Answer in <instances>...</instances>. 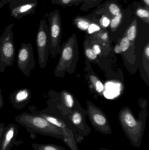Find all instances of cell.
I'll return each instance as SVG.
<instances>
[{
  "mask_svg": "<svg viewBox=\"0 0 149 150\" xmlns=\"http://www.w3.org/2000/svg\"><path fill=\"white\" fill-rule=\"evenodd\" d=\"M15 120L30 134H39L64 141L63 131L39 115L24 112L17 116Z\"/></svg>",
  "mask_w": 149,
  "mask_h": 150,
  "instance_id": "cell-1",
  "label": "cell"
},
{
  "mask_svg": "<svg viewBox=\"0 0 149 150\" xmlns=\"http://www.w3.org/2000/svg\"><path fill=\"white\" fill-rule=\"evenodd\" d=\"M78 46L77 36L75 33L62 44L59 60L54 70L56 76L63 78L66 72L73 74L75 72L79 59Z\"/></svg>",
  "mask_w": 149,
  "mask_h": 150,
  "instance_id": "cell-2",
  "label": "cell"
},
{
  "mask_svg": "<svg viewBox=\"0 0 149 150\" xmlns=\"http://www.w3.org/2000/svg\"><path fill=\"white\" fill-rule=\"evenodd\" d=\"M121 126L134 147L139 148L141 144L146 125V116H140L137 120L130 108H123L119 115Z\"/></svg>",
  "mask_w": 149,
  "mask_h": 150,
  "instance_id": "cell-3",
  "label": "cell"
},
{
  "mask_svg": "<svg viewBox=\"0 0 149 150\" xmlns=\"http://www.w3.org/2000/svg\"><path fill=\"white\" fill-rule=\"evenodd\" d=\"M15 23L9 25L0 38V72L4 73L7 67H11L15 60V49L12 28Z\"/></svg>",
  "mask_w": 149,
  "mask_h": 150,
  "instance_id": "cell-4",
  "label": "cell"
},
{
  "mask_svg": "<svg viewBox=\"0 0 149 150\" xmlns=\"http://www.w3.org/2000/svg\"><path fill=\"white\" fill-rule=\"evenodd\" d=\"M38 55V63L41 69L45 68L50 48L51 40L49 27L45 19H41L36 38Z\"/></svg>",
  "mask_w": 149,
  "mask_h": 150,
  "instance_id": "cell-5",
  "label": "cell"
},
{
  "mask_svg": "<svg viewBox=\"0 0 149 150\" xmlns=\"http://www.w3.org/2000/svg\"><path fill=\"white\" fill-rule=\"evenodd\" d=\"M49 23L51 45L50 52L52 58L59 54L62 39V21L60 13L58 10L51 11L47 15Z\"/></svg>",
  "mask_w": 149,
  "mask_h": 150,
  "instance_id": "cell-6",
  "label": "cell"
},
{
  "mask_svg": "<svg viewBox=\"0 0 149 150\" xmlns=\"http://www.w3.org/2000/svg\"><path fill=\"white\" fill-rule=\"evenodd\" d=\"M87 115L95 130L104 134H111L112 129L104 112L90 101H87Z\"/></svg>",
  "mask_w": 149,
  "mask_h": 150,
  "instance_id": "cell-7",
  "label": "cell"
},
{
  "mask_svg": "<svg viewBox=\"0 0 149 150\" xmlns=\"http://www.w3.org/2000/svg\"><path fill=\"white\" fill-rule=\"evenodd\" d=\"M17 66L19 70L27 77L36 66L33 54V47L30 43H22L18 50Z\"/></svg>",
  "mask_w": 149,
  "mask_h": 150,
  "instance_id": "cell-8",
  "label": "cell"
},
{
  "mask_svg": "<svg viewBox=\"0 0 149 150\" xmlns=\"http://www.w3.org/2000/svg\"><path fill=\"white\" fill-rule=\"evenodd\" d=\"M38 5V0H22L14 3L8 4L11 16L17 19L34 14Z\"/></svg>",
  "mask_w": 149,
  "mask_h": 150,
  "instance_id": "cell-9",
  "label": "cell"
},
{
  "mask_svg": "<svg viewBox=\"0 0 149 150\" xmlns=\"http://www.w3.org/2000/svg\"><path fill=\"white\" fill-rule=\"evenodd\" d=\"M68 122L80 136L85 137L91 132V129L86 122L85 115L79 110H74L65 116Z\"/></svg>",
  "mask_w": 149,
  "mask_h": 150,
  "instance_id": "cell-10",
  "label": "cell"
},
{
  "mask_svg": "<svg viewBox=\"0 0 149 150\" xmlns=\"http://www.w3.org/2000/svg\"><path fill=\"white\" fill-rule=\"evenodd\" d=\"M134 16L131 7L122 8L120 14L112 18L108 28L113 33H115L122 28L126 30L132 22Z\"/></svg>",
  "mask_w": 149,
  "mask_h": 150,
  "instance_id": "cell-11",
  "label": "cell"
},
{
  "mask_svg": "<svg viewBox=\"0 0 149 150\" xmlns=\"http://www.w3.org/2000/svg\"><path fill=\"white\" fill-rule=\"evenodd\" d=\"M18 132V128L14 123L5 127L0 139V150H11L15 143Z\"/></svg>",
  "mask_w": 149,
  "mask_h": 150,
  "instance_id": "cell-12",
  "label": "cell"
},
{
  "mask_svg": "<svg viewBox=\"0 0 149 150\" xmlns=\"http://www.w3.org/2000/svg\"><path fill=\"white\" fill-rule=\"evenodd\" d=\"M31 97L30 90L24 88L11 93L10 94L9 99L14 108L21 110L29 102Z\"/></svg>",
  "mask_w": 149,
  "mask_h": 150,
  "instance_id": "cell-13",
  "label": "cell"
},
{
  "mask_svg": "<svg viewBox=\"0 0 149 150\" xmlns=\"http://www.w3.org/2000/svg\"><path fill=\"white\" fill-rule=\"evenodd\" d=\"M96 8L105 12L111 18L120 14L122 9V6L117 0H107L97 5Z\"/></svg>",
  "mask_w": 149,
  "mask_h": 150,
  "instance_id": "cell-14",
  "label": "cell"
},
{
  "mask_svg": "<svg viewBox=\"0 0 149 150\" xmlns=\"http://www.w3.org/2000/svg\"><path fill=\"white\" fill-rule=\"evenodd\" d=\"M95 22L93 18L92 13L87 16H75L72 19V24L77 29L87 33V30L92 24ZM96 23V22H95Z\"/></svg>",
  "mask_w": 149,
  "mask_h": 150,
  "instance_id": "cell-15",
  "label": "cell"
},
{
  "mask_svg": "<svg viewBox=\"0 0 149 150\" xmlns=\"http://www.w3.org/2000/svg\"><path fill=\"white\" fill-rule=\"evenodd\" d=\"M95 39L99 43L101 48L102 51H105L108 53L110 51V40L109 38V33L107 30L101 29L99 31L91 34Z\"/></svg>",
  "mask_w": 149,
  "mask_h": 150,
  "instance_id": "cell-16",
  "label": "cell"
},
{
  "mask_svg": "<svg viewBox=\"0 0 149 150\" xmlns=\"http://www.w3.org/2000/svg\"><path fill=\"white\" fill-rule=\"evenodd\" d=\"M131 9L135 16L149 24V9H147L141 2H134L131 6Z\"/></svg>",
  "mask_w": 149,
  "mask_h": 150,
  "instance_id": "cell-17",
  "label": "cell"
},
{
  "mask_svg": "<svg viewBox=\"0 0 149 150\" xmlns=\"http://www.w3.org/2000/svg\"><path fill=\"white\" fill-rule=\"evenodd\" d=\"M138 30V22L136 17L134 16L132 22L128 26L124 33V36H126L130 42H134L137 36Z\"/></svg>",
  "mask_w": 149,
  "mask_h": 150,
  "instance_id": "cell-18",
  "label": "cell"
},
{
  "mask_svg": "<svg viewBox=\"0 0 149 150\" xmlns=\"http://www.w3.org/2000/svg\"><path fill=\"white\" fill-rule=\"evenodd\" d=\"M84 45V52L86 58L90 61H98V56L95 54L91 47L87 34L86 35Z\"/></svg>",
  "mask_w": 149,
  "mask_h": 150,
  "instance_id": "cell-19",
  "label": "cell"
},
{
  "mask_svg": "<svg viewBox=\"0 0 149 150\" xmlns=\"http://www.w3.org/2000/svg\"><path fill=\"white\" fill-rule=\"evenodd\" d=\"M31 147L35 150H66L64 147L53 144L34 143Z\"/></svg>",
  "mask_w": 149,
  "mask_h": 150,
  "instance_id": "cell-20",
  "label": "cell"
},
{
  "mask_svg": "<svg viewBox=\"0 0 149 150\" xmlns=\"http://www.w3.org/2000/svg\"><path fill=\"white\" fill-rule=\"evenodd\" d=\"M88 78L94 90L101 95H103L104 90V85L95 75H88Z\"/></svg>",
  "mask_w": 149,
  "mask_h": 150,
  "instance_id": "cell-21",
  "label": "cell"
},
{
  "mask_svg": "<svg viewBox=\"0 0 149 150\" xmlns=\"http://www.w3.org/2000/svg\"><path fill=\"white\" fill-rule=\"evenodd\" d=\"M61 98L64 105L67 108L71 109L74 106V99L72 95L66 91L61 92Z\"/></svg>",
  "mask_w": 149,
  "mask_h": 150,
  "instance_id": "cell-22",
  "label": "cell"
},
{
  "mask_svg": "<svg viewBox=\"0 0 149 150\" xmlns=\"http://www.w3.org/2000/svg\"><path fill=\"white\" fill-rule=\"evenodd\" d=\"M85 0H51V3L53 4L61 5L64 7H71L73 5L78 6L84 3Z\"/></svg>",
  "mask_w": 149,
  "mask_h": 150,
  "instance_id": "cell-23",
  "label": "cell"
},
{
  "mask_svg": "<svg viewBox=\"0 0 149 150\" xmlns=\"http://www.w3.org/2000/svg\"><path fill=\"white\" fill-rule=\"evenodd\" d=\"M103 0H85L82 6L80 8L81 11H88L89 10L100 4Z\"/></svg>",
  "mask_w": 149,
  "mask_h": 150,
  "instance_id": "cell-24",
  "label": "cell"
},
{
  "mask_svg": "<svg viewBox=\"0 0 149 150\" xmlns=\"http://www.w3.org/2000/svg\"><path fill=\"white\" fill-rule=\"evenodd\" d=\"M149 44L148 43L144 47L143 53V64L148 75H149Z\"/></svg>",
  "mask_w": 149,
  "mask_h": 150,
  "instance_id": "cell-25",
  "label": "cell"
},
{
  "mask_svg": "<svg viewBox=\"0 0 149 150\" xmlns=\"http://www.w3.org/2000/svg\"><path fill=\"white\" fill-rule=\"evenodd\" d=\"M119 45L122 52H126L128 49L131 45V42L126 36L123 35V37L120 40Z\"/></svg>",
  "mask_w": 149,
  "mask_h": 150,
  "instance_id": "cell-26",
  "label": "cell"
},
{
  "mask_svg": "<svg viewBox=\"0 0 149 150\" xmlns=\"http://www.w3.org/2000/svg\"><path fill=\"white\" fill-rule=\"evenodd\" d=\"M22 0H1L0 1V9L7 4H12Z\"/></svg>",
  "mask_w": 149,
  "mask_h": 150,
  "instance_id": "cell-27",
  "label": "cell"
},
{
  "mask_svg": "<svg viewBox=\"0 0 149 150\" xmlns=\"http://www.w3.org/2000/svg\"><path fill=\"white\" fill-rule=\"evenodd\" d=\"M114 52L117 54H120L122 52L120 47L119 45V44H117L115 47L114 48Z\"/></svg>",
  "mask_w": 149,
  "mask_h": 150,
  "instance_id": "cell-28",
  "label": "cell"
},
{
  "mask_svg": "<svg viewBox=\"0 0 149 150\" xmlns=\"http://www.w3.org/2000/svg\"><path fill=\"white\" fill-rule=\"evenodd\" d=\"M4 105V101L2 94V90L0 89V108H2Z\"/></svg>",
  "mask_w": 149,
  "mask_h": 150,
  "instance_id": "cell-29",
  "label": "cell"
},
{
  "mask_svg": "<svg viewBox=\"0 0 149 150\" xmlns=\"http://www.w3.org/2000/svg\"><path fill=\"white\" fill-rule=\"evenodd\" d=\"M141 2L144 4L145 7L148 9H149V0H140Z\"/></svg>",
  "mask_w": 149,
  "mask_h": 150,
  "instance_id": "cell-30",
  "label": "cell"
},
{
  "mask_svg": "<svg viewBox=\"0 0 149 150\" xmlns=\"http://www.w3.org/2000/svg\"><path fill=\"white\" fill-rule=\"evenodd\" d=\"M4 127H5V124L3 123H0V139H1Z\"/></svg>",
  "mask_w": 149,
  "mask_h": 150,
  "instance_id": "cell-31",
  "label": "cell"
},
{
  "mask_svg": "<svg viewBox=\"0 0 149 150\" xmlns=\"http://www.w3.org/2000/svg\"><path fill=\"white\" fill-rule=\"evenodd\" d=\"M100 150H111L107 149H104V148H101L100 149Z\"/></svg>",
  "mask_w": 149,
  "mask_h": 150,
  "instance_id": "cell-32",
  "label": "cell"
},
{
  "mask_svg": "<svg viewBox=\"0 0 149 150\" xmlns=\"http://www.w3.org/2000/svg\"><path fill=\"white\" fill-rule=\"evenodd\" d=\"M43 1H45V0H43Z\"/></svg>",
  "mask_w": 149,
  "mask_h": 150,
  "instance_id": "cell-33",
  "label": "cell"
}]
</instances>
